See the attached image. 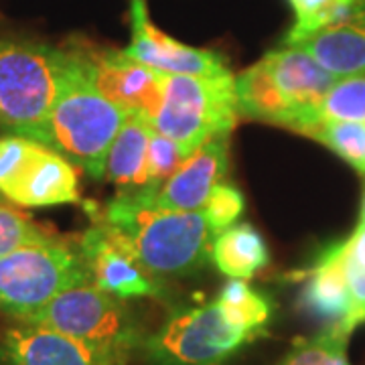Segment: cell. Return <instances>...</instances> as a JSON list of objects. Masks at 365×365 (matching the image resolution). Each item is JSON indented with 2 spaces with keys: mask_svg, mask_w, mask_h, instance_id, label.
<instances>
[{
  "mask_svg": "<svg viewBox=\"0 0 365 365\" xmlns=\"http://www.w3.org/2000/svg\"><path fill=\"white\" fill-rule=\"evenodd\" d=\"M91 220L155 276H189L211 254L213 234L203 209L173 211L138 193H118L93 209Z\"/></svg>",
  "mask_w": 365,
  "mask_h": 365,
  "instance_id": "obj_1",
  "label": "cell"
},
{
  "mask_svg": "<svg viewBox=\"0 0 365 365\" xmlns=\"http://www.w3.org/2000/svg\"><path fill=\"white\" fill-rule=\"evenodd\" d=\"M67 45L73 61L66 81L49 114L25 136L81 167L93 179H104L108 150L128 114L91 86L76 43Z\"/></svg>",
  "mask_w": 365,
  "mask_h": 365,
  "instance_id": "obj_2",
  "label": "cell"
},
{
  "mask_svg": "<svg viewBox=\"0 0 365 365\" xmlns=\"http://www.w3.org/2000/svg\"><path fill=\"white\" fill-rule=\"evenodd\" d=\"M73 61L71 47L0 39V128L25 136L49 114Z\"/></svg>",
  "mask_w": 365,
  "mask_h": 365,
  "instance_id": "obj_3",
  "label": "cell"
},
{
  "mask_svg": "<svg viewBox=\"0 0 365 365\" xmlns=\"http://www.w3.org/2000/svg\"><path fill=\"white\" fill-rule=\"evenodd\" d=\"M25 321L59 331L124 365L144 339L126 302L91 282L67 288Z\"/></svg>",
  "mask_w": 365,
  "mask_h": 365,
  "instance_id": "obj_4",
  "label": "cell"
},
{
  "mask_svg": "<svg viewBox=\"0 0 365 365\" xmlns=\"http://www.w3.org/2000/svg\"><path fill=\"white\" fill-rule=\"evenodd\" d=\"M237 118L232 71L220 76H165L163 102L153 126L193 155L211 138L230 136Z\"/></svg>",
  "mask_w": 365,
  "mask_h": 365,
  "instance_id": "obj_5",
  "label": "cell"
},
{
  "mask_svg": "<svg viewBox=\"0 0 365 365\" xmlns=\"http://www.w3.org/2000/svg\"><path fill=\"white\" fill-rule=\"evenodd\" d=\"M91 282L78 246L63 237L0 256V311L25 321L67 288Z\"/></svg>",
  "mask_w": 365,
  "mask_h": 365,
  "instance_id": "obj_6",
  "label": "cell"
},
{
  "mask_svg": "<svg viewBox=\"0 0 365 365\" xmlns=\"http://www.w3.org/2000/svg\"><path fill=\"white\" fill-rule=\"evenodd\" d=\"M256 337L234 325L217 300L175 309L138 353L146 365H222Z\"/></svg>",
  "mask_w": 365,
  "mask_h": 365,
  "instance_id": "obj_7",
  "label": "cell"
},
{
  "mask_svg": "<svg viewBox=\"0 0 365 365\" xmlns=\"http://www.w3.org/2000/svg\"><path fill=\"white\" fill-rule=\"evenodd\" d=\"M73 43L91 86L128 116H138L153 124L163 102L165 76L138 63L122 49L98 47L90 41Z\"/></svg>",
  "mask_w": 365,
  "mask_h": 365,
  "instance_id": "obj_8",
  "label": "cell"
},
{
  "mask_svg": "<svg viewBox=\"0 0 365 365\" xmlns=\"http://www.w3.org/2000/svg\"><path fill=\"white\" fill-rule=\"evenodd\" d=\"M288 110L287 128L309 134L317 124V106L337 81L307 51L292 45L268 51L260 59Z\"/></svg>",
  "mask_w": 365,
  "mask_h": 365,
  "instance_id": "obj_9",
  "label": "cell"
},
{
  "mask_svg": "<svg viewBox=\"0 0 365 365\" xmlns=\"http://www.w3.org/2000/svg\"><path fill=\"white\" fill-rule=\"evenodd\" d=\"M130 45L122 51L163 76H220L230 67L223 55L173 39L150 21L146 0H130Z\"/></svg>",
  "mask_w": 365,
  "mask_h": 365,
  "instance_id": "obj_10",
  "label": "cell"
},
{
  "mask_svg": "<svg viewBox=\"0 0 365 365\" xmlns=\"http://www.w3.org/2000/svg\"><path fill=\"white\" fill-rule=\"evenodd\" d=\"M78 248L88 266L91 284L114 294L118 299H163L165 287L157 276L148 272L140 262L106 234L98 223L79 235Z\"/></svg>",
  "mask_w": 365,
  "mask_h": 365,
  "instance_id": "obj_11",
  "label": "cell"
},
{
  "mask_svg": "<svg viewBox=\"0 0 365 365\" xmlns=\"http://www.w3.org/2000/svg\"><path fill=\"white\" fill-rule=\"evenodd\" d=\"M0 365H124L49 327L19 321L0 335Z\"/></svg>",
  "mask_w": 365,
  "mask_h": 365,
  "instance_id": "obj_12",
  "label": "cell"
},
{
  "mask_svg": "<svg viewBox=\"0 0 365 365\" xmlns=\"http://www.w3.org/2000/svg\"><path fill=\"white\" fill-rule=\"evenodd\" d=\"M227 144L230 136H215L199 146L157 195L146 199L173 211H199L205 207L211 191L227 173Z\"/></svg>",
  "mask_w": 365,
  "mask_h": 365,
  "instance_id": "obj_13",
  "label": "cell"
},
{
  "mask_svg": "<svg viewBox=\"0 0 365 365\" xmlns=\"http://www.w3.org/2000/svg\"><path fill=\"white\" fill-rule=\"evenodd\" d=\"M6 199L21 207H55L79 201L76 165L41 144Z\"/></svg>",
  "mask_w": 365,
  "mask_h": 365,
  "instance_id": "obj_14",
  "label": "cell"
},
{
  "mask_svg": "<svg viewBox=\"0 0 365 365\" xmlns=\"http://www.w3.org/2000/svg\"><path fill=\"white\" fill-rule=\"evenodd\" d=\"M335 78L365 73V6L333 25L292 43Z\"/></svg>",
  "mask_w": 365,
  "mask_h": 365,
  "instance_id": "obj_15",
  "label": "cell"
},
{
  "mask_svg": "<svg viewBox=\"0 0 365 365\" xmlns=\"http://www.w3.org/2000/svg\"><path fill=\"white\" fill-rule=\"evenodd\" d=\"M300 307L317 321L327 325H343L349 314V288L341 256V246H333L311 268L300 292Z\"/></svg>",
  "mask_w": 365,
  "mask_h": 365,
  "instance_id": "obj_16",
  "label": "cell"
},
{
  "mask_svg": "<svg viewBox=\"0 0 365 365\" xmlns=\"http://www.w3.org/2000/svg\"><path fill=\"white\" fill-rule=\"evenodd\" d=\"M150 132V122L128 116L108 150L106 177L116 185L120 195L140 193L148 187Z\"/></svg>",
  "mask_w": 365,
  "mask_h": 365,
  "instance_id": "obj_17",
  "label": "cell"
},
{
  "mask_svg": "<svg viewBox=\"0 0 365 365\" xmlns=\"http://www.w3.org/2000/svg\"><path fill=\"white\" fill-rule=\"evenodd\" d=\"M211 258L225 276L248 280L268 266L270 252L252 223H235L213 237Z\"/></svg>",
  "mask_w": 365,
  "mask_h": 365,
  "instance_id": "obj_18",
  "label": "cell"
},
{
  "mask_svg": "<svg viewBox=\"0 0 365 365\" xmlns=\"http://www.w3.org/2000/svg\"><path fill=\"white\" fill-rule=\"evenodd\" d=\"M215 300L234 325L248 331L254 337H260L272 317V302L256 288L250 287L246 280L232 278Z\"/></svg>",
  "mask_w": 365,
  "mask_h": 365,
  "instance_id": "obj_19",
  "label": "cell"
},
{
  "mask_svg": "<svg viewBox=\"0 0 365 365\" xmlns=\"http://www.w3.org/2000/svg\"><path fill=\"white\" fill-rule=\"evenodd\" d=\"M288 4L292 9L294 23L288 31L284 45H292L364 9L365 0H288Z\"/></svg>",
  "mask_w": 365,
  "mask_h": 365,
  "instance_id": "obj_20",
  "label": "cell"
},
{
  "mask_svg": "<svg viewBox=\"0 0 365 365\" xmlns=\"http://www.w3.org/2000/svg\"><path fill=\"white\" fill-rule=\"evenodd\" d=\"M347 341L349 333L339 325H327L314 337L294 341L278 365H351L347 359Z\"/></svg>",
  "mask_w": 365,
  "mask_h": 365,
  "instance_id": "obj_21",
  "label": "cell"
},
{
  "mask_svg": "<svg viewBox=\"0 0 365 365\" xmlns=\"http://www.w3.org/2000/svg\"><path fill=\"white\" fill-rule=\"evenodd\" d=\"M329 120L365 124V73L339 78L317 106V124Z\"/></svg>",
  "mask_w": 365,
  "mask_h": 365,
  "instance_id": "obj_22",
  "label": "cell"
},
{
  "mask_svg": "<svg viewBox=\"0 0 365 365\" xmlns=\"http://www.w3.org/2000/svg\"><path fill=\"white\" fill-rule=\"evenodd\" d=\"M307 136L325 144L329 150L339 155L353 169L365 173V124L329 120L319 124Z\"/></svg>",
  "mask_w": 365,
  "mask_h": 365,
  "instance_id": "obj_23",
  "label": "cell"
},
{
  "mask_svg": "<svg viewBox=\"0 0 365 365\" xmlns=\"http://www.w3.org/2000/svg\"><path fill=\"white\" fill-rule=\"evenodd\" d=\"M57 237L59 234H55L51 227L35 222L29 213L0 203V256H6L25 246L53 242Z\"/></svg>",
  "mask_w": 365,
  "mask_h": 365,
  "instance_id": "obj_24",
  "label": "cell"
},
{
  "mask_svg": "<svg viewBox=\"0 0 365 365\" xmlns=\"http://www.w3.org/2000/svg\"><path fill=\"white\" fill-rule=\"evenodd\" d=\"M191 157L181 144L160 134L153 126L150 132V148H148V187L140 191L144 197H155L167 185L170 177L181 169L185 160Z\"/></svg>",
  "mask_w": 365,
  "mask_h": 365,
  "instance_id": "obj_25",
  "label": "cell"
},
{
  "mask_svg": "<svg viewBox=\"0 0 365 365\" xmlns=\"http://www.w3.org/2000/svg\"><path fill=\"white\" fill-rule=\"evenodd\" d=\"M39 148L41 143L21 134H6L0 138V195H9Z\"/></svg>",
  "mask_w": 365,
  "mask_h": 365,
  "instance_id": "obj_26",
  "label": "cell"
},
{
  "mask_svg": "<svg viewBox=\"0 0 365 365\" xmlns=\"http://www.w3.org/2000/svg\"><path fill=\"white\" fill-rule=\"evenodd\" d=\"M244 207H246V203H244L242 191L234 185H230V182H220L211 191L207 203L203 207V213H205V220H207V225L213 237L222 234L223 230L235 225V222L244 213Z\"/></svg>",
  "mask_w": 365,
  "mask_h": 365,
  "instance_id": "obj_27",
  "label": "cell"
},
{
  "mask_svg": "<svg viewBox=\"0 0 365 365\" xmlns=\"http://www.w3.org/2000/svg\"><path fill=\"white\" fill-rule=\"evenodd\" d=\"M341 256H343V252H341ZM343 264H345L347 288H349V314L341 329L351 335L357 327L365 323V268L355 266L345 256H343Z\"/></svg>",
  "mask_w": 365,
  "mask_h": 365,
  "instance_id": "obj_28",
  "label": "cell"
},
{
  "mask_svg": "<svg viewBox=\"0 0 365 365\" xmlns=\"http://www.w3.org/2000/svg\"><path fill=\"white\" fill-rule=\"evenodd\" d=\"M341 252L343 256L349 262H353L355 266L359 268H365V225H359L355 227V232L351 234V237L347 242L341 244Z\"/></svg>",
  "mask_w": 365,
  "mask_h": 365,
  "instance_id": "obj_29",
  "label": "cell"
},
{
  "mask_svg": "<svg viewBox=\"0 0 365 365\" xmlns=\"http://www.w3.org/2000/svg\"><path fill=\"white\" fill-rule=\"evenodd\" d=\"M359 225H365V193H364V201H361V215H359Z\"/></svg>",
  "mask_w": 365,
  "mask_h": 365,
  "instance_id": "obj_30",
  "label": "cell"
}]
</instances>
